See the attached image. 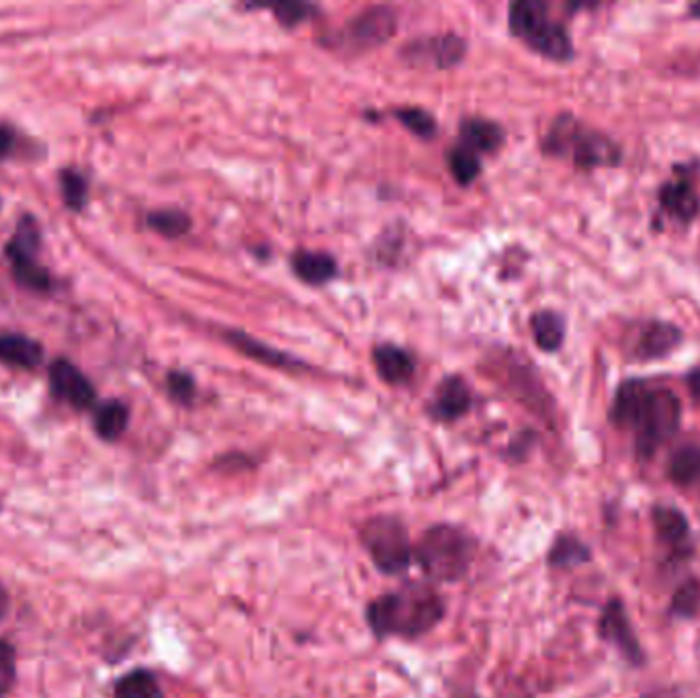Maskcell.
Returning <instances> with one entry per match:
<instances>
[{"label": "cell", "mask_w": 700, "mask_h": 698, "mask_svg": "<svg viewBox=\"0 0 700 698\" xmlns=\"http://www.w3.org/2000/svg\"><path fill=\"white\" fill-rule=\"evenodd\" d=\"M397 19L390 9H369L358 14L338 36V43L348 50H371L394 36Z\"/></svg>", "instance_id": "7"}, {"label": "cell", "mask_w": 700, "mask_h": 698, "mask_svg": "<svg viewBox=\"0 0 700 698\" xmlns=\"http://www.w3.org/2000/svg\"><path fill=\"white\" fill-rule=\"evenodd\" d=\"M680 397L662 385L645 380H627L617 387L611 422L617 429L635 432V453L650 459L680 429Z\"/></svg>", "instance_id": "1"}, {"label": "cell", "mask_w": 700, "mask_h": 698, "mask_svg": "<svg viewBox=\"0 0 700 698\" xmlns=\"http://www.w3.org/2000/svg\"><path fill=\"white\" fill-rule=\"evenodd\" d=\"M463 51H465V43L457 36L424 39L407 48V53L414 60L433 63L436 68H446L451 63L459 62Z\"/></svg>", "instance_id": "12"}, {"label": "cell", "mask_w": 700, "mask_h": 698, "mask_svg": "<svg viewBox=\"0 0 700 698\" xmlns=\"http://www.w3.org/2000/svg\"><path fill=\"white\" fill-rule=\"evenodd\" d=\"M277 19H279L283 26L294 27L302 21H306L309 14L314 13L316 9L309 7V4H299V2H287V4H279L273 9Z\"/></svg>", "instance_id": "33"}, {"label": "cell", "mask_w": 700, "mask_h": 698, "mask_svg": "<svg viewBox=\"0 0 700 698\" xmlns=\"http://www.w3.org/2000/svg\"><path fill=\"white\" fill-rule=\"evenodd\" d=\"M472 406V394L470 387L465 385V381L459 377H448L443 381V385L438 387V394L433 404L434 419L453 422L461 419Z\"/></svg>", "instance_id": "13"}, {"label": "cell", "mask_w": 700, "mask_h": 698, "mask_svg": "<svg viewBox=\"0 0 700 698\" xmlns=\"http://www.w3.org/2000/svg\"><path fill=\"white\" fill-rule=\"evenodd\" d=\"M461 138L473 153H494L504 141V131L494 121L467 119L461 124Z\"/></svg>", "instance_id": "17"}, {"label": "cell", "mask_w": 700, "mask_h": 698, "mask_svg": "<svg viewBox=\"0 0 700 698\" xmlns=\"http://www.w3.org/2000/svg\"><path fill=\"white\" fill-rule=\"evenodd\" d=\"M51 390L70 406L85 410L95 402V387L70 361H56L50 367Z\"/></svg>", "instance_id": "11"}, {"label": "cell", "mask_w": 700, "mask_h": 698, "mask_svg": "<svg viewBox=\"0 0 700 698\" xmlns=\"http://www.w3.org/2000/svg\"><path fill=\"white\" fill-rule=\"evenodd\" d=\"M17 678V656L11 643L0 641V698L7 697Z\"/></svg>", "instance_id": "31"}, {"label": "cell", "mask_w": 700, "mask_h": 698, "mask_svg": "<svg viewBox=\"0 0 700 698\" xmlns=\"http://www.w3.org/2000/svg\"><path fill=\"white\" fill-rule=\"evenodd\" d=\"M475 539L455 524H434L414 547V561L431 582L457 584L472 568Z\"/></svg>", "instance_id": "3"}, {"label": "cell", "mask_w": 700, "mask_h": 698, "mask_svg": "<svg viewBox=\"0 0 700 698\" xmlns=\"http://www.w3.org/2000/svg\"><path fill=\"white\" fill-rule=\"evenodd\" d=\"M115 698H165V692L152 672L134 670L117 682Z\"/></svg>", "instance_id": "23"}, {"label": "cell", "mask_w": 700, "mask_h": 698, "mask_svg": "<svg viewBox=\"0 0 700 698\" xmlns=\"http://www.w3.org/2000/svg\"><path fill=\"white\" fill-rule=\"evenodd\" d=\"M687 385L688 390H690V395H692V400L700 406V365L688 373Z\"/></svg>", "instance_id": "36"}, {"label": "cell", "mask_w": 700, "mask_h": 698, "mask_svg": "<svg viewBox=\"0 0 700 698\" xmlns=\"http://www.w3.org/2000/svg\"><path fill=\"white\" fill-rule=\"evenodd\" d=\"M228 341L234 344V346H238V348L243 351L244 355L260 358L263 363H268V365L289 367V365L294 363V361H289V358H287V355H280L277 351L268 348L265 344L256 343V341L248 338V336H244L240 332H231V334H228Z\"/></svg>", "instance_id": "26"}, {"label": "cell", "mask_w": 700, "mask_h": 698, "mask_svg": "<svg viewBox=\"0 0 700 698\" xmlns=\"http://www.w3.org/2000/svg\"><path fill=\"white\" fill-rule=\"evenodd\" d=\"M599 631L600 637L607 643H612L614 648L619 649L633 666H639L643 661V651H641V646L637 641L633 627L629 622V617L624 612L621 600H611L604 607L602 617H600Z\"/></svg>", "instance_id": "9"}, {"label": "cell", "mask_w": 700, "mask_h": 698, "mask_svg": "<svg viewBox=\"0 0 700 698\" xmlns=\"http://www.w3.org/2000/svg\"><path fill=\"white\" fill-rule=\"evenodd\" d=\"M14 275L21 283H26L27 287L31 289H48L50 287V275L48 271L39 267L36 260L31 263H21V265H13Z\"/></svg>", "instance_id": "32"}, {"label": "cell", "mask_w": 700, "mask_h": 698, "mask_svg": "<svg viewBox=\"0 0 700 698\" xmlns=\"http://www.w3.org/2000/svg\"><path fill=\"white\" fill-rule=\"evenodd\" d=\"M668 475L678 485L700 482V444L688 443L678 446L670 459Z\"/></svg>", "instance_id": "19"}, {"label": "cell", "mask_w": 700, "mask_h": 698, "mask_svg": "<svg viewBox=\"0 0 700 698\" xmlns=\"http://www.w3.org/2000/svg\"><path fill=\"white\" fill-rule=\"evenodd\" d=\"M531 331H533L536 346L545 353L560 351L563 338H565L563 317L555 312H549V309L536 312L535 316L531 317Z\"/></svg>", "instance_id": "18"}, {"label": "cell", "mask_w": 700, "mask_h": 698, "mask_svg": "<svg viewBox=\"0 0 700 698\" xmlns=\"http://www.w3.org/2000/svg\"><path fill=\"white\" fill-rule=\"evenodd\" d=\"M60 183H62V195H65V201L70 209H82L87 204V195H89V187H87V180L82 178V175H78L75 170H65L60 175Z\"/></svg>", "instance_id": "29"}, {"label": "cell", "mask_w": 700, "mask_h": 698, "mask_svg": "<svg viewBox=\"0 0 700 698\" xmlns=\"http://www.w3.org/2000/svg\"><path fill=\"white\" fill-rule=\"evenodd\" d=\"M700 609V584L697 580H690L687 584L680 586L678 592L672 600V615L676 617H682V619H690L694 617Z\"/></svg>", "instance_id": "28"}, {"label": "cell", "mask_w": 700, "mask_h": 698, "mask_svg": "<svg viewBox=\"0 0 700 698\" xmlns=\"http://www.w3.org/2000/svg\"><path fill=\"white\" fill-rule=\"evenodd\" d=\"M663 216L680 226L692 224L700 214V195L688 177L670 178L658 190Z\"/></svg>", "instance_id": "8"}, {"label": "cell", "mask_w": 700, "mask_h": 698, "mask_svg": "<svg viewBox=\"0 0 700 698\" xmlns=\"http://www.w3.org/2000/svg\"><path fill=\"white\" fill-rule=\"evenodd\" d=\"M294 271L299 279L318 285L336 275V263L328 254L297 253L294 256Z\"/></svg>", "instance_id": "20"}, {"label": "cell", "mask_w": 700, "mask_h": 698, "mask_svg": "<svg viewBox=\"0 0 700 698\" xmlns=\"http://www.w3.org/2000/svg\"><path fill=\"white\" fill-rule=\"evenodd\" d=\"M43 358L41 344L23 334H2L0 336V361L11 367H38Z\"/></svg>", "instance_id": "15"}, {"label": "cell", "mask_w": 700, "mask_h": 698, "mask_svg": "<svg viewBox=\"0 0 700 698\" xmlns=\"http://www.w3.org/2000/svg\"><path fill=\"white\" fill-rule=\"evenodd\" d=\"M397 119H400L410 131H414V134L421 136V138H433L434 131H436L433 115L426 114V111H422V109H416V107L397 111Z\"/></svg>", "instance_id": "30"}, {"label": "cell", "mask_w": 700, "mask_h": 698, "mask_svg": "<svg viewBox=\"0 0 700 698\" xmlns=\"http://www.w3.org/2000/svg\"><path fill=\"white\" fill-rule=\"evenodd\" d=\"M682 341H684V334L676 324L651 319L648 324H643L637 334L635 356L643 363L658 361L674 353Z\"/></svg>", "instance_id": "10"}, {"label": "cell", "mask_w": 700, "mask_h": 698, "mask_svg": "<svg viewBox=\"0 0 700 698\" xmlns=\"http://www.w3.org/2000/svg\"><path fill=\"white\" fill-rule=\"evenodd\" d=\"M373 363H375L379 377L387 383H404L414 373V363L406 351L392 346V344L377 346L373 353Z\"/></svg>", "instance_id": "16"}, {"label": "cell", "mask_w": 700, "mask_h": 698, "mask_svg": "<svg viewBox=\"0 0 700 698\" xmlns=\"http://www.w3.org/2000/svg\"><path fill=\"white\" fill-rule=\"evenodd\" d=\"M7 610H9V594H7V590L0 586V621L4 619Z\"/></svg>", "instance_id": "37"}, {"label": "cell", "mask_w": 700, "mask_h": 698, "mask_svg": "<svg viewBox=\"0 0 700 698\" xmlns=\"http://www.w3.org/2000/svg\"><path fill=\"white\" fill-rule=\"evenodd\" d=\"M129 412L126 404L111 400L95 414V431L105 441H117L128 429Z\"/></svg>", "instance_id": "22"}, {"label": "cell", "mask_w": 700, "mask_h": 698, "mask_svg": "<svg viewBox=\"0 0 700 698\" xmlns=\"http://www.w3.org/2000/svg\"><path fill=\"white\" fill-rule=\"evenodd\" d=\"M690 14H692V17H699L700 19V4H692V7H690Z\"/></svg>", "instance_id": "39"}, {"label": "cell", "mask_w": 700, "mask_h": 698, "mask_svg": "<svg viewBox=\"0 0 700 698\" xmlns=\"http://www.w3.org/2000/svg\"><path fill=\"white\" fill-rule=\"evenodd\" d=\"M39 248V229L31 217H26L14 232L13 240L9 242L7 253L11 256L13 265L31 263L36 260Z\"/></svg>", "instance_id": "24"}, {"label": "cell", "mask_w": 700, "mask_h": 698, "mask_svg": "<svg viewBox=\"0 0 700 698\" xmlns=\"http://www.w3.org/2000/svg\"><path fill=\"white\" fill-rule=\"evenodd\" d=\"M168 390L175 400L187 404V402H191L193 395H195V383H193L191 375H187V373H170L168 375Z\"/></svg>", "instance_id": "34"}, {"label": "cell", "mask_w": 700, "mask_h": 698, "mask_svg": "<svg viewBox=\"0 0 700 698\" xmlns=\"http://www.w3.org/2000/svg\"><path fill=\"white\" fill-rule=\"evenodd\" d=\"M14 148V131L11 127H0V158L9 156Z\"/></svg>", "instance_id": "35"}, {"label": "cell", "mask_w": 700, "mask_h": 698, "mask_svg": "<svg viewBox=\"0 0 700 698\" xmlns=\"http://www.w3.org/2000/svg\"><path fill=\"white\" fill-rule=\"evenodd\" d=\"M545 153L561 158H570L573 165L584 170L619 166L623 153L617 141L599 129L584 126L573 115L563 114L549 127L548 138L543 144Z\"/></svg>", "instance_id": "4"}, {"label": "cell", "mask_w": 700, "mask_h": 698, "mask_svg": "<svg viewBox=\"0 0 700 698\" xmlns=\"http://www.w3.org/2000/svg\"><path fill=\"white\" fill-rule=\"evenodd\" d=\"M361 543L371 561L385 576H402L414 561V547L406 524L394 514H377L363 524Z\"/></svg>", "instance_id": "6"}, {"label": "cell", "mask_w": 700, "mask_h": 698, "mask_svg": "<svg viewBox=\"0 0 700 698\" xmlns=\"http://www.w3.org/2000/svg\"><path fill=\"white\" fill-rule=\"evenodd\" d=\"M590 559V547L584 545L573 534H561L558 541L549 549L548 561L551 568H575Z\"/></svg>", "instance_id": "21"}, {"label": "cell", "mask_w": 700, "mask_h": 698, "mask_svg": "<svg viewBox=\"0 0 700 698\" xmlns=\"http://www.w3.org/2000/svg\"><path fill=\"white\" fill-rule=\"evenodd\" d=\"M639 698H684V695L674 692V690H660V692H651V695H645V697Z\"/></svg>", "instance_id": "38"}, {"label": "cell", "mask_w": 700, "mask_h": 698, "mask_svg": "<svg viewBox=\"0 0 700 698\" xmlns=\"http://www.w3.org/2000/svg\"><path fill=\"white\" fill-rule=\"evenodd\" d=\"M510 29L529 48L553 62H570L573 43L568 29L549 17L548 4L539 0H521L510 7Z\"/></svg>", "instance_id": "5"}, {"label": "cell", "mask_w": 700, "mask_h": 698, "mask_svg": "<svg viewBox=\"0 0 700 698\" xmlns=\"http://www.w3.org/2000/svg\"><path fill=\"white\" fill-rule=\"evenodd\" d=\"M448 166H451L453 177L457 178L461 185L473 183L480 175V170H482L480 156H477V153H473L472 148H467V146H457L455 150H451V154H448Z\"/></svg>", "instance_id": "25"}, {"label": "cell", "mask_w": 700, "mask_h": 698, "mask_svg": "<svg viewBox=\"0 0 700 698\" xmlns=\"http://www.w3.org/2000/svg\"><path fill=\"white\" fill-rule=\"evenodd\" d=\"M445 612V600L433 586L407 580L406 584L371 600L365 617L377 639H418L436 629Z\"/></svg>", "instance_id": "2"}, {"label": "cell", "mask_w": 700, "mask_h": 698, "mask_svg": "<svg viewBox=\"0 0 700 698\" xmlns=\"http://www.w3.org/2000/svg\"><path fill=\"white\" fill-rule=\"evenodd\" d=\"M148 224L166 238H179L191 228V219L183 212H154L152 216L148 217Z\"/></svg>", "instance_id": "27"}, {"label": "cell", "mask_w": 700, "mask_h": 698, "mask_svg": "<svg viewBox=\"0 0 700 698\" xmlns=\"http://www.w3.org/2000/svg\"><path fill=\"white\" fill-rule=\"evenodd\" d=\"M653 527L658 539L672 551L684 553L690 541V527L687 517L672 507H658L653 510Z\"/></svg>", "instance_id": "14"}]
</instances>
